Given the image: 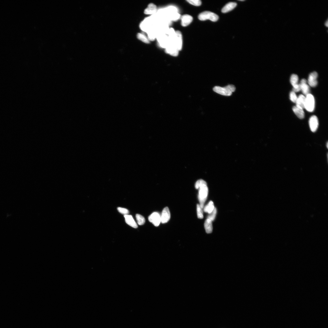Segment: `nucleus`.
Returning a JSON list of instances; mask_svg holds the SVG:
<instances>
[{"label":"nucleus","instance_id":"obj_1","mask_svg":"<svg viewBox=\"0 0 328 328\" xmlns=\"http://www.w3.org/2000/svg\"><path fill=\"white\" fill-rule=\"evenodd\" d=\"M236 87L233 85H229L224 87L216 86L213 90L218 94L226 96H231L232 92L236 90Z\"/></svg>","mask_w":328,"mask_h":328},{"label":"nucleus","instance_id":"obj_2","mask_svg":"<svg viewBox=\"0 0 328 328\" xmlns=\"http://www.w3.org/2000/svg\"><path fill=\"white\" fill-rule=\"evenodd\" d=\"M199 189L198 199L200 206L202 209L204 207V204L208 194L209 189L207 184H204L201 186Z\"/></svg>","mask_w":328,"mask_h":328},{"label":"nucleus","instance_id":"obj_3","mask_svg":"<svg viewBox=\"0 0 328 328\" xmlns=\"http://www.w3.org/2000/svg\"><path fill=\"white\" fill-rule=\"evenodd\" d=\"M199 19L201 21H205L209 20L213 22H216L219 19V16L213 12L206 11L200 14L198 16Z\"/></svg>","mask_w":328,"mask_h":328},{"label":"nucleus","instance_id":"obj_4","mask_svg":"<svg viewBox=\"0 0 328 328\" xmlns=\"http://www.w3.org/2000/svg\"><path fill=\"white\" fill-rule=\"evenodd\" d=\"M315 102L314 96L310 94H309L306 97L304 108L309 112H313L315 108Z\"/></svg>","mask_w":328,"mask_h":328},{"label":"nucleus","instance_id":"obj_5","mask_svg":"<svg viewBox=\"0 0 328 328\" xmlns=\"http://www.w3.org/2000/svg\"><path fill=\"white\" fill-rule=\"evenodd\" d=\"M179 51L174 43L172 42L169 43L165 49V52L167 54L174 57L178 56Z\"/></svg>","mask_w":328,"mask_h":328},{"label":"nucleus","instance_id":"obj_6","mask_svg":"<svg viewBox=\"0 0 328 328\" xmlns=\"http://www.w3.org/2000/svg\"><path fill=\"white\" fill-rule=\"evenodd\" d=\"M148 219L150 222L156 227L159 226L161 222V216L159 213L157 212L152 213L149 216Z\"/></svg>","mask_w":328,"mask_h":328},{"label":"nucleus","instance_id":"obj_7","mask_svg":"<svg viewBox=\"0 0 328 328\" xmlns=\"http://www.w3.org/2000/svg\"><path fill=\"white\" fill-rule=\"evenodd\" d=\"M298 77L297 75L293 74L291 75L290 82L293 87V91L295 92H298L301 90L300 84L298 83Z\"/></svg>","mask_w":328,"mask_h":328},{"label":"nucleus","instance_id":"obj_8","mask_svg":"<svg viewBox=\"0 0 328 328\" xmlns=\"http://www.w3.org/2000/svg\"><path fill=\"white\" fill-rule=\"evenodd\" d=\"M309 125L312 132H316L318 128L319 125L318 118L314 115L311 116L309 119Z\"/></svg>","mask_w":328,"mask_h":328},{"label":"nucleus","instance_id":"obj_9","mask_svg":"<svg viewBox=\"0 0 328 328\" xmlns=\"http://www.w3.org/2000/svg\"><path fill=\"white\" fill-rule=\"evenodd\" d=\"M174 43L179 51H181L182 47L183 40L182 33L179 31H176V37Z\"/></svg>","mask_w":328,"mask_h":328},{"label":"nucleus","instance_id":"obj_10","mask_svg":"<svg viewBox=\"0 0 328 328\" xmlns=\"http://www.w3.org/2000/svg\"><path fill=\"white\" fill-rule=\"evenodd\" d=\"M161 216L162 223H165L169 221L171 218V214L168 207H166L163 209Z\"/></svg>","mask_w":328,"mask_h":328},{"label":"nucleus","instance_id":"obj_11","mask_svg":"<svg viewBox=\"0 0 328 328\" xmlns=\"http://www.w3.org/2000/svg\"><path fill=\"white\" fill-rule=\"evenodd\" d=\"M318 74L316 72H314L310 74L308 79V83L310 86L312 87H315L318 84L317 79L318 77Z\"/></svg>","mask_w":328,"mask_h":328},{"label":"nucleus","instance_id":"obj_12","mask_svg":"<svg viewBox=\"0 0 328 328\" xmlns=\"http://www.w3.org/2000/svg\"><path fill=\"white\" fill-rule=\"evenodd\" d=\"M158 42L160 46L163 48H166L169 42L168 37L164 34L159 35L157 37Z\"/></svg>","mask_w":328,"mask_h":328},{"label":"nucleus","instance_id":"obj_13","mask_svg":"<svg viewBox=\"0 0 328 328\" xmlns=\"http://www.w3.org/2000/svg\"><path fill=\"white\" fill-rule=\"evenodd\" d=\"M307 81L305 79H303L301 81L300 84V89L303 94L307 96L309 94L310 88L309 85L307 84Z\"/></svg>","mask_w":328,"mask_h":328},{"label":"nucleus","instance_id":"obj_14","mask_svg":"<svg viewBox=\"0 0 328 328\" xmlns=\"http://www.w3.org/2000/svg\"><path fill=\"white\" fill-rule=\"evenodd\" d=\"M193 20L192 16L188 14L184 15L181 18V24L184 27L189 25Z\"/></svg>","mask_w":328,"mask_h":328},{"label":"nucleus","instance_id":"obj_15","mask_svg":"<svg viewBox=\"0 0 328 328\" xmlns=\"http://www.w3.org/2000/svg\"><path fill=\"white\" fill-rule=\"evenodd\" d=\"M157 11L156 5L152 3H150L147 8L145 9L144 13L146 15L154 14L156 13Z\"/></svg>","mask_w":328,"mask_h":328},{"label":"nucleus","instance_id":"obj_16","mask_svg":"<svg viewBox=\"0 0 328 328\" xmlns=\"http://www.w3.org/2000/svg\"><path fill=\"white\" fill-rule=\"evenodd\" d=\"M125 222L129 225L134 228L138 227L137 224L135 221L132 216L129 215L124 216Z\"/></svg>","mask_w":328,"mask_h":328},{"label":"nucleus","instance_id":"obj_17","mask_svg":"<svg viewBox=\"0 0 328 328\" xmlns=\"http://www.w3.org/2000/svg\"><path fill=\"white\" fill-rule=\"evenodd\" d=\"M237 4L234 2H230L226 4L222 9V12L226 13L230 12L237 6Z\"/></svg>","mask_w":328,"mask_h":328},{"label":"nucleus","instance_id":"obj_18","mask_svg":"<svg viewBox=\"0 0 328 328\" xmlns=\"http://www.w3.org/2000/svg\"><path fill=\"white\" fill-rule=\"evenodd\" d=\"M293 110L297 117L300 119L304 118V113L303 109L297 106H294L293 107Z\"/></svg>","mask_w":328,"mask_h":328},{"label":"nucleus","instance_id":"obj_19","mask_svg":"<svg viewBox=\"0 0 328 328\" xmlns=\"http://www.w3.org/2000/svg\"><path fill=\"white\" fill-rule=\"evenodd\" d=\"M306 97L302 95H300L298 97L296 106L300 108L303 109L304 108V104Z\"/></svg>","mask_w":328,"mask_h":328},{"label":"nucleus","instance_id":"obj_20","mask_svg":"<svg viewBox=\"0 0 328 328\" xmlns=\"http://www.w3.org/2000/svg\"><path fill=\"white\" fill-rule=\"evenodd\" d=\"M204 227L207 233H211L212 232L213 230L212 222L211 220L207 219L205 222Z\"/></svg>","mask_w":328,"mask_h":328},{"label":"nucleus","instance_id":"obj_21","mask_svg":"<svg viewBox=\"0 0 328 328\" xmlns=\"http://www.w3.org/2000/svg\"><path fill=\"white\" fill-rule=\"evenodd\" d=\"M215 208L214 203L212 201H211L208 204L204 207V211L210 214L214 210Z\"/></svg>","mask_w":328,"mask_h":328},{"label":"nucleus","instance_id":"obj_22","mask_svg":"<svg viewBox=\"0 0 328 328\" xmlns=\"http://www.w3.org/2000/svg\"><path fill=\"white\" fill-rule=\"evenodd\" d=\"M147 37L149 41H154L157 37L156 32L153 28L147 33Z\"/></svg>","mask_w":328,"mask_h":328},{"label":"nucleus","instance_id":"obj_23","mask_svg":"<svg viewBox=\"0 0 328 328\" xmlns=\"http://www.w3.org/2000/svg\"><path fill=\"white\" fill-rule=\"evenodd\" d=\"M138 39L141 41L146 43H149L150 41L144 33H139L137 35Z\"/></svg>","mask_w":328,"mask_h":328},{"label":"nucleus","instance_id":"obj_24","mask_svg":"<svg viewBox=\"0 0 328 328\" xmlns=\"http://www.w3.org/2000/svg\"><path fill=\"white\" fill-rule=\"evenodd\" d=\"M136 218L138 223L139 225H143L145 223V219L143 216L139 214H137L136 215Z\"/></svg>","mask_w":328,"mask_h":328},{"label":"nucleus","instance_id":"obj_25","mask_svg":"<svg viewBox=\"0 0 328 328\" xmlns=\"http://www.w3.org/2000/svg\"><path fill=\"white\" fill-rule=\"evenodd\" d=\"M197 212L198 217L199 218L203 219V212L202 209L200 205H197Z\"/></svg>","mask_w":328,"mask_h":328},{"label":"nucleus","instance_id":"obj_26","mask_svg":"<svg viewBox=\"0 0 328 328\" xmlns=\"http://www.w3.org/2000/svg\"><path fill=\"white\" fill-rule=\"evenodd\" d=\"M204 184H207V183L203 180H199L197 181L195 184V188L198 189L202 186Z\"/></svg>","mask_w":328,"mask_h":328},{"label":"nucleus","instance_id":"obj_27","mask_svg":"<svg viewBox=\"0 0 328 328\" xmlns=\"http://www.w3.org/2000/svg\"><path fill=\"white\" fill-rule=\"evenodd\" d=\"M180 17V15L177 12L171 13L169 15V18L173 21H176Z\"/></svg>","mask_w":328,"mask_h":328},{"label":"nucleus","instance_id":"obj_28","mask_svg":"<svg viewBox=\"0 0 328 328\" xmlns=\"http://www.w3.org/2000/svg\"><path fill=\"white\" fill-rule=\"evenodd\" d=\"M187 1L195 6H199L201 4V2L200 0H188Z\"/></svg>","mask_w":328,"mask_h":328},{"label":"nucleus","instance_id":"obj_29","mask_svg":"<svg viewBox=\"0 0 328 328\" xmlns=\"http://www.w3.org/2000/svg\"><path fill=\"white\" fill-rule=\"evenodd\" d=\"M217 213V209L216 207L215 208L214 210L213 211L209 214V215L207 217V219L211 220L212 222L214 221L215 218Z\"/></svg>","mask_w":328,"mask_h":328},{"label":"nucleus","instance_id":"obj_30","mask_svg":"<svg viewBox=\"0 0 328 328\" xmlns=\"http://www.w3.org/2000/svg\"><path fill=\"white\" fill-rule=\"evenodd\" d=\"M290 98L291 100L294 103H296L298 98L295 92L293 91H291L290 93Z\"/></svg>","mask_w":328,"mask_h":328},{"label":"nucleus","instance_id":"obj_31","mask_svg":"<svg viewBox=\"0 0 328 328\" xmlns=\"http://www.w3.org/2000/svg\"><path fill=\"white\" fill-rule=\"evenodd\" d=\"M117 210L119 212L124 215H128L129 213L128 210L124 208L118 207Z\"/></svg>","mask_w":328,"mask_h":328},{"label":"nucleus","instance_id":"obj_32","mask_svg":"<svg viewBox=\"0 0 328 328\" xmlns=\"http://www.w3.org/2000/svg\"><path fill=\"white\" fill-rule=\"evenodd\" d=\"M325 25L327 26H328V20H327L325 23Z\"/></svg>","mask_w":328,"mask_h":328},{"label":"nucleus","instance_id":"obj_33","mask_svg":"<svg viewBox=\"0 0 328 328\" xmlns=\"http://www.w3.org/2000/svg\"><path fill=\"white\" fill-rule=\"evenodd\" d=\"M328 143H327V148H328Z\"/></svg>","mask_w":328,"mask_h":328},{"label":"nucleus","instance_id":"obj_34","mask_svg":"<svg viewBox=\"0 0 328 328\" xmlns=\"http://www.w3.org/2000/svg\"><path fill=\"white\" fill-rule=\"evenodd\" d=\"M243 1H243H241V0H240V1Z\"/></svg>","mask_w":328,"mask_h":328}]
</instances>
